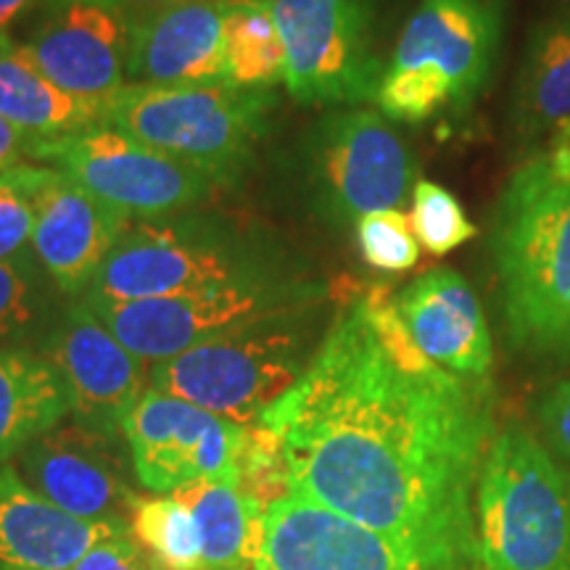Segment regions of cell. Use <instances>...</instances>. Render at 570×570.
Instances as JSON below:
<instances>
[{
	"mask_svg": "<svg viewBox=\"0 0 570 570\" xmlns=\"http://www.w3.org/2000/svg\"><path fill=\"white\" fill-rule=\"evenodd\" d=\"M285 46V88L302 106H352L377 98L373 0H273Z\"/></svg>",
	"mask_w": 570,
	"mask_h": 570,
	"instance_id": "cell-10",
	"label": "cell"
},
{
	"mask_svg": "<svg viewBox=\"0 0 570 570\" xmlns=\"http://www.w3.org/2000/svg\"><path fill=\"white\" fill-rule=\"evenodd\" d=\"M109 3L122 9L127 17H138V13L156 11V9H169V6H183V3H206V0H109Z\"/></svg>",
	"mask_w": 570,
	"mask_h": 570,
	"instance_id": "cell-34",
	"label": "cell"
},
{
	"mask_svg": "<svg viewBox=\"0 0 570 570\" xmlns=\"http://www.w3.org/2000/svg\"><path fill=\"white\" fill-rule=\"evenodd\" d=\"M399 320L428 360L468 381L491 383L494 341L479 296L454 269H431L394 296Z\"/></svg>",
	"mask_w": 570,
	"mask_h": 570,
	"instance_id": "cell-17",
	"label": "cell"
},
{
	"mask_svg": "<svg viewBox=\"0 0 570 570\" xmlns=\"http://www.w3.org/2000/svg\"><path fill=\"white\" fill-rule=\"evenodd\" d=\"M502 32V0H423L383 71L375 98L383 117L423 125L465 111L494 77Z\"/></svg>",
	"mask_w": 570,
	"mask_h": 570,
	"instance_id": "cell-7",
	"label": "cell"
},
{
	"mask_svg": "<svg viewBox=\"0 0 570 570\" xmlns=\"http://www.w3.org/2000/svg\"><path fill=\"white\" fill-rule=\"evenodd\" d=\"M412 230L425 252L444 256L475 238L479 227L470 223L458 196L449 194L444 185L417 180L412 190Z\"/></svg>",
	"mask_w": 570,
	"mask_h": 570,
	"instance_id": "cell-29",
	"label": "cell"
},
{
	"mask_svg": "<svg viewBox=\"0 0 570 570\" xmlns=\"http://www.w3.org/2000/svg\"><path fill=\"white\" fill-rule=\"evenodd\" d=\"M570 119V6L531 30L512 92V127L520 140L550 135Z\"/></svg>",
	"mask_w": 570,
	"mask_h": 570,
	"instance_id": "cell-22",
	"label": "cell"
},
{
	"mask_svg": "<svg viewBox=\"0 0 570 570\" xmlns=\"http://www.w3.org/2000/svg\"><path fill=\"white\" fill-rule=\"evenodd\" d=\"M135 481L148 494H173L198 481L248 487L254 428L212 415L148 386L122 423Z\"/></svg>",
	"mask_w": 570,
	"mask_h": 570,
	"instance_id": "cell-11",
	"label": "cell"
},
{
	"mask_svg": "<svg viewBox=\"0 0 570 570\" xmlns=\"http://www.w3.org/2000/svg\"><path fill=\"white\" fill-rule=\"evenodd\" d=\"M473 520L479 570H570V481L537 428H497Z\"/></svg>",
	"mask_w": 570,
	"mask_h": 570,
	"instance_id": "cell-6",
	"label": "cell"
},
{
	"mask_svg": "<svg viewBox=\"0 0 570 570\" xmlns=\"http://www.w3.org/2000/svg\"><path fill=\"white\" fill-rule=\"evenodd\" d=\"M225 6L227 0H206L130 17L127 77L135 85L230 82Z\"/></svg>",
	"mask_w": 570,
	"mask_h": 570,
	"instance_id": "cell-19",
	"label": "cell"
},
{
	"mask_svg": "<svg viewBox=\"0 0 570 570\" xmlns=\"http://www.w3.org/2000/svg\"><path fill=\"white\" fill-rule=\"evenodd\" d=\"M275 275L296 269L267 235L214 214H169L127 227L82 296L140 302Z\"/></svg>",
	"mask_w": 570,
	"mask_h": 570,
	"instance_id": "cell-4",
	"label": "cell"
},
{
	"mask_svg": "<svg viewBox=\"0 0 570 570\" xmlns=\"http://www.w3.org/2000/svg\"><path fill=\"white\" fill-rule=\"evenodd\" d=\"M0 117L35 140H53L101 125L104 104L56 88L24 42L0 35Z\"/></svg>",
	"mask_w": 570,
	"mask_h": 570,
	"instance_id": "cell-21",
	"label": "cell"
},
{
	"mask_svg": "<svg viewBox=\"0 0 570 570\" xmlns=\"http://www.w3.org/2000/svg\"><path fill=\"white\" fill-rule=\"evenodd\" d=\"M69 298L56 288L32 246L0 259V352H40Z\"/></svg>",
	"mask_w": 570,
	"mask_h": 570,
	"instance_id": "cell-25",
	"label": "cell"
},
{
	"mask_svg": "<svg viewBox=\"0 0 570 570\" xmlns=\"http://www.w3.org/2000/svg\"><path fill=\"white\" fill-rule=\"evenodd\" d=\"M40 354L67 389L69 417L101 436L125 439V417L148 389L146 362L114 336L82 298L63 304Z\"/></svg>",
	"mask_w": 570,
	"mask_h": 570,
	"instance_id": "cell-13",
	"label": "cell"
},
{
	"mask_svg": "<svg viewBox=\"0 0 570 570\" xmlns=\"http://www.w3.org/2000/svg\"><path fill=\"white\" fill-rule=\"evenodd\" d=\"M24 48L56 88L106 104L125 88L130 17L109 0H42Z\"/></svg>",
	"mask_w": 570,
	"mask_h": 570,
	"instance_id": "cell-14",
	"label": "cell"
},
{
	"mask_svg": "<svg viewBox=\"0 0 570 570\" xmlns=\"http://www.w3.org/2000/svg\"><path fill=\"white\" fill-rule=\"evenodd\" d=\"M53 177L56 169L40 164H19L0 173V259L30 248L42 196Z\"/></svg>",
	"mask_w": 570,
	"mask_h": 570,
	"instance_id": "cell-28",
	"label": "cell"
},
{
	"mask_svg": "<svg viewBox=\"0 0 570 570\" xmlns=\"http://www.w3.org/2000/svg\"><path fill=\"white\" fill-rule=\"evenodd\" d=\"M302 183L309 206L333 227L373 212L402 209L415 190V159L381 111L336 109L302 138Z\"/></svg>",
	"mask_w": 570,
	"mask_h": 570,
	"instance_id": "cell-8",
	"label": "cell"
},
{
	"mask_svg": "<svg viewBox=\"0 0 570 570\" xmlns=\"http://www.w3.org/2000/svg\"><path fill=\"white\" fill-rule=\"evenodd\" d=\"M35 142L38 140L32 135L21 132L19 127H13L0 117V173L19 167V164H24V159H32Z\"/></svg>",
	"mask_w": 570,
	"mask_h": 570,
	"instance_id": "cell-33",
	"label": "cell"
},
{
	"mask_svg": "<svg viewBox=\"0 0 570 570\" xmlns=\"http://www.w3.org/2000/svg\"><path fill=\"white\" fill-rule=\"evenodd\" d=\"M356 244L370 267L381 273H407L420 259V240L402 209L373 212L354 225Z\"/></svg>",
	"mask_w": 570,
	"mask_h": 570,
	"instance_id": "cell-30",
	"label": "cell"
},
{
	"mask_svg": "<svg viewBox=\"0 0 570 570\" xmlns=\"http://www.w3.org/2000/svg\"><path fill=\"white\" fill-rule=\"evenodd\" d=\"M173 494L194 512L204 570H254L265 531V499L230 481H198Z\"/></svg>",
	"mask_w": 570,
	"mask_h": 570,
	"instance_id": "cell-24",
	"label": "cell"
},
{
	"mask_svg": "<svg viewBox=\"0 0 570 570\" xmlns=\"http://www.w3.org/2000/svg\"><path fill=\"white\" fill-rule=\"evenodd\" d=\"M494 383L412 344L373 288L333 315L296 386L262 415L281 491L367 525L428 570H479L473 502L497 433Z\"/></svg>",
	"mask_w": 570,
	"mask_h": 570,
	"instance_id": "cell-1",
	"label": "cell"
},
{
	"mask_svg": "<svg viewBox=\"0 0 570 570\" xmlns=\"http://www.w3.org/2000/svg\"><path fill=\"white\" fill-rule=\"evenodd\" d=\"M42 0H0V35H9V27Z\"/></svg>",
	"mask_w": 570,
	"mask_h": 570,
	"instance_id": "cell-35",
	"label": "cell"
},
{
	"mask_svg": "<svg viewBox=\"0 0 570 570\" xmlns=\"http://www.w3.org/2000/svg\"><path fill=\"white\" fill-rule=\"evenodd\" d=\"M225 53L230 82L246 90H273L285 80V46L273 0H227Z\"/></svg>",
	"mask_w": 570,
	"mask_h": 570,
	"instance_id": "cell-26",
	"label": "cell"
},
{
	"mask_svg": "<svg viewBox=\"0 0 570 570\" xmlns=\"http://www.w3.org/2000/svg\"><path fill=\"white\" fill-rule=\"evenodd\" d=\"M122 533H130V525L69 515L38 494L17 468H0V570H67Z\"/></svg>",
	"mask_w": 570,
	"mask_h": 570,
	"instance_id": "cell-20",
	"label": "cell"
},
{
	"mask_svg": "<svg viewBox=\"0 0 570 570\" xmlns=\"http://www.w3.org/2000/svg\"><path fill=\"white\" fill-rule=\"evenodd\" d=\"M254 570H428L415 554L315 499H267Z\"/></svg>",
	"mask_w": 570,
	"mask_h": 570,
	"instance_id": "cell-15",
	"label": "cell"
},
{
	"mask_svg": "<svg viewBox=\"0 0 570 570\" xmlns=\"http://www.w3.org/2000/svg\"><path fill=\"white\" fill-rule=\"evenodd\" d=\"M127 460L119 439L63 420L19 454L17 470L38 494L69 515L130 525L140 494L127 481Z\"/></svg>",
	"mask_w": 570,
	"mask_h": 570,
	"instance_id": "cell-16",
	"label": "cell"
},
{
	"mask_svg": "<svg viewBox=\"0 0 570 570\" xmlns=\"http://www.w3.org/2000/svg\"><path fill=\"white\" fill-rule=\"evenodd\" d=\"M277 98L233 82L125 85L104 104L101 125L233 188L256 164Z\"/></svg>",
	"mask_w": 570,
	"mask_h": 570,
	"instance_id": "cell-5",
	"label": "cell"
},
{
	"mask_svg": "<svg viewBox=\"0 0 570 570\" xmlns=\"http://www.w3.org/2000/svg\"><path fill=\"white\" fill-rule=\"evenodd\" d=\"M69 417V399L51 362L32 348L0 352V468Z\"/></svg>",
	"mask_w": 570,
	"mask_h": 570,
	"instance_id": "cell-23",
	"label": "cell"
},
{
	"mask_svg": "<svg viewBox=\"0 0 570 570\" xmlns=\"http://www.w3.org/2000/svg\"><path fill=\"white\" fill-rule=\"evenodd\" d=\"M127 227L130 214L101 202L56 169L30 246L56 288L67 298H80Z\"/></svg>",
	"mask_w": 570,
	"mask_h": 570,
	"instance_id": "cell-18",
	"label": "cell"
},
{
	"mask_svg": "<svg viewBox=\"0 0 570 570\" xmlns=\"http://www.w3.org/2000/svg\"><path fill=\"white\" fill-rule=\"evenodd\" d=\"M537 431L570 481V375L539 399Z\"/></svg>",
	"mask_w": 570,
	"mask_h": 570,
	"instance_id": "cell-31",
	"label": "cell"
},
{
	"mask_svg": "<svg viewBox=\"0 0 570 570\" xmlns=\"http://www.w3.org/2000/svg\"><path fill=\"white\" fill-rule=\"evenodd\" d=\"M320 302L277 309L219 333L148 370V386L238 425H256L309 367L320 341Z\"/></svg>",
	"mask_w": 570,
	"mask_h": 570,
	"instance_id": "cell-3",
	"label": "cell"
},
{
	"mask_svg": "<svg viewBox=\"0 0 570 570\" xmlns=\"http://www.w3.org/2000/svg\"><path fill=\"white\" fill-rule=\"evenodd\" d=\"M67 570H164L151 554L135 541L132 531L122 537H111L96 544Z\"/></svg>",
	"mask_w": 570,
	"mask_h": 570,
	"instance_id": "cell-32",
	"label": "cell"
},
{
	"mask_svg": "<svg viewBox=\"0 0 570 570\" xmlns=\"http://www.w3.org/2000/svg\"><path fill=\"white\" fill-rule=\"evenodd\" d=\"M510 344L544 362H570V175L533 154L512 169L491 219Z\"/></svg>",
	"mask_w": 570,
	"mask_h": 570,
	"instance_id": "cell-2",
	"label": "cell"
},
{
	"mask_svg": "<svg viewBox=\"0 0 570 570\" xmlns=\"http://www.w3.org/2000/svg\"><path fill=\"white\" fill-rule=\"evenodd\" d=\"M130 531L164 570H204L202 533L194 512L177 494H140Z\"/></svg>",
	"mask_w": 570,
	"mask_h": 570,
	"instance_id": "cell-27",
	"label": "cell"
},
{
	"mask_svg": "<svg viewBox=\"0 0 570 570\" xmlns=\"http://www.w3.org/2000/svg\"><path fill=\"white\" fill-rule=\"evenodd\" d=\"M32 159L51 164L96 198L140 219L190 209L219 188L198 169L106 125L38 140Z\"/></svg>",
	"mask_w": 570,
	"mask_h": 570,
	"instance_id": "cell-12",
	"label": "cell"
},
{
	"mask_svg": "<svg viewBox=\"0 0 570 570\" xmlns=\"http://www.w3.org/2000/svg\"><path fill=\"white\" fill-rule=\"evenodd\" d=\"M80 298L138 360L156 365L285 306L320 302L325 288L298 275H275L140 302Z\"/></svg>",
	"mask_w": 570,
	"mask_h": 570,
	"instance_id": "cell-9",
	"label": "cell"
}]
</instances>
